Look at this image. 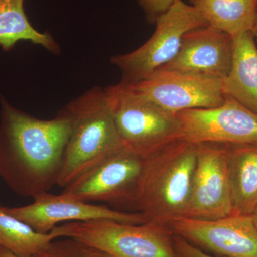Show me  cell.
<instances>
[{
	"instance_id": "obj_1",
	"label": "cell",
	"mask_w": 257,
	"mask_h": 257,
	"mask_svg": "<svg viewBox=\"0 0 257 257\" xmlns=\"http://www.w3.org/2000/svg\"><path fill=\"white\" fill-rule=\"evenodd\" d=\"M0 177L15 194L32 197L57 185L70 121L61 110L40 119L2 99Z\"/></svg>"
},
{
	"instance_id": "obj_2",
	"label": "cell",
	"mask_w": 257,
	"mask_h": 257,
	"mask_svg": "<svg viewBox=\"0 0 257 257\" xmlns=\"http://www.w3.org/2000/svg\"><path fill=\"white\" fill-rule=\"evenodd\" d=\"M197 156V144L182 139L144 159L131 208L167 225L185 216Z\"/></svg>"
},
{
	"instance_id": "obj_3",
	"label": "cell",
	"mask_w": 257,
	"mask_h": 257,
	"mask_svg": "<svg viewBox=\"0 0 257 257\" xmlns=\"http://www.w3.org/2000/svg\"><path fill=\"white\" fill-rule=\"evenodd\" d=\"M62 110L70 121L57 186L65 188L76 179L124 148L105 89L94 87L71 101Z\"/></svg>"
},
{
	"instance_id": "obj_4",
	"label": "cell",
	"mask_w": 257,
	"mask_h": 257,
	"mask_svg": "<svg viewBox=\"0 0 257 257\" xmlns=\"http://www.w3.org/2000/svg\"><path fill=\"white\" fill-rule=\"evenodd\" d=\"M54 239L72 238L111 257H177L173 232L167 224H134L111 220L72 221L50 231Z\"/></svg>"
},
{
	"instance_id": "obj_5",
	"label": "cell",
	"mask_w": 257,
	"mask_h": 257,
	"mask_svg": "<svg viewBox=\"0 0 257 257\" xmlns=\"http://www.w3.org/2000/svg\"><path fill=\"white\" fill-rule=\"evenodd\" d=\"M105 91L121 142L138 156L147 158L183 139L177 114L138 95L121 82Z\"/></svg>"
},
{
	"instance_id": "obj_6",
	"label": "cell",
	"mask_w": 257,
	"mask_h": 257,
	"mask_svg": "<svg viewBox=\"0 0 257 257\" xmlns=\"http://www.w3.org/2000/svg\"><path fill=\"white\" fill-rule=\"evenodd\" d=\"M155 23L156 30L141 47L111 57V63L122 72L121 82L134 84L146 79L175 58L187 32L208 25L193 5L182 0H175Z\"/></svg>"
},
{
	"instance_id": "obj_7",
	"label": "cell",
	"mask_w": 257,
	"mask_h": 257,
	"mask_svg": "<svg viewBox=\"0 0 257 257\" xmlns=\"http://www.w3.org/2000/svg\"><path fill=\"white\" fill-rule=\"evenodd\" d=\"M123 84L175 114L189 109L216 107L226 97L222 79L180 71L157 69L140 82Z\"/></svg>"
},
{
	"instance_id": "obj_8",
	"label": "cell",
	"mask_w": 257,
	"mask_h": 257,
	"mask_svg": "<svg viewBox=\"0 0 257 257\" xmlns=\"http://www.w3.org/2000/svg\"><path fill=\"white\" fill-rule=\"evenodd\" d=\"M143 163V157L124 147L89 169L62 193L83 202L131 207Z\"/></svg>"
},
{
	"instance_id": "obj_9",
	"label": "cell",
	"mask_w": 257,
	"mask_h": 257,
	"mask_svg": "<svg viewBox=\"0 0 257 257\" xmlns=\"http://www.w3.org/2000/svg\"><path fill=\"white\" fill-rule=\"evenodd\" d=\"M33 199V203L23 207H6V211L42 234H49L58 224L72 221L104 219L134 224L148 221L142 213L83 202L62 192L60 194L43 192Z\"/></svg>"
},
{
	"instance_id": "obj_10",
	"label": "cell",
	"mask_w": 257,
	"mask_h": 257,
	"mask_svg": "<svg viewBox=\"0 0 257 257\" xmlns=\"http://www.w3.org/2000/svg\"><path fill=\"white\" fill-rule=\"evenodd\" d=\"M183 140L199 144H257V114L229 96L221 105L177 113Z\"/></svg>"
},
{
	"instance_id": "obj_11",
	"label": "cell",
	"mask_w": 257,
	"mask_h": 257,
	"mask_svg": "<svg viewBox=\"0 0 257 257\" xmlns=\"http://www.w3.org/2000/svg\"><path fill=\"white\" fill-rule=\"evenodd\" d=\"M174 234L220 257H257V228L251 216L214 220L177 218L168 223Z\"/></svg>"
},
{
	"instance_id": "obj_12",
	"label": "cell",
	"mask_w": 257,
	"mask_h": 257,
	"mask_svg": "<svg viewBox=\"0 0 257 257\" xmlns=\"http://www.w3.org/2000/svg\"><path fill=\"white\" fill-rule=\"evenodd\" d=\"M197 156L185 217L214 220L232 214L227 170V145L197 144Z\"/></svg>"
},
{
	"instance_id": "obj_13",
	"label": "cell",
	"mask_w": 257,
	"mask_h": 257,
	"mask_svg": "<svg viewBox=\"0 0 257 257\" xmlns=\"http://www.w3.org/2000/svg\"><path fill=\"white\" fill-rule=\"evenodd\" d=\"M232 49L231 35L209 25L201 27L184 35L175 58L160 69L223 79L231 68Z\"/></svg>"
},
{
	"instance_id": "obj_14",
	"label": "cell",
	"mask_w": 257,
	"mask_h": 257,
	"mask_svg": "<svg viewBox=\"0 0 257 257\" xmlns=\"http://www.w3.org/2000/svg\"><path fill=\"white\" fill-rule=\"evenodd\" d=\"M231 68L222 79L224 95L257 114V46L251 31L232 36Z\"/></svg>"
},
{
	"instance_id": "obj_15",
	"label": "cell",
	"mask_w": 257,
	"mask_h": 257,
	"mask_svg": "<svg viewBox=\"0 0 257 257\" xmlns=\"http://www.w3.org/2000/svg\"><path fill=\"white\" fill-rule=\"evenodd\" d=\"M226 170L232 214L252 215L257 207V144L227 145Z\"/></svg>"
},
{
	"instance_id": "obj_16",
	"label": "cell",
	"mask_w": 257,
	"mask_h": 257,
	"mask_svg": "<svg viewBox=\"0 0 257 257\" xmlns=\"http://www.w3.org/2000/svg\"><path fill=\"white\" fill-rule=\"evenodd\" d=\"M207 25L231 36L251 31L257 0H191Z\"/></svg>"
},
{
	"instance_id": "obj_17",
	"label": "cell",
	"mask_w": 257,
	"mask_h": 257,
	"mask_svg": "<svg viewBox=\"0 0 257 257\" xmlns=\"http://www.w3.org/2000/svg\"><path fill=\"white\" fill-rule=\"evenodd\" d=\"M25 0H0V46L9 50L19 41L25 40L41 45L53 53L60 47L50 34L37 31L29 21L25 10Z\"/></svg>"
},
{
	"instance_id": "obj_18",
	"label": "cell",
	"mask_w": 257,
	"mask_h": 257,
	"mask_svg": "<svg viewBox=\"0 0 257 257\" xmlns=\"http://www.w3.org/2000/svg\"><path fill=\"white\" fill-rule=\"evenodd\" d=\"M55 240L50 233L42 234L10 215L0 204V246L20 257H42Z\"/></svg>"
},
{
	"instance_id": "obj_19",
	"label": "cell",
	"mask_w": 257,
	"mask_h": 257,
	"mask_svg": "<svg viewBox=\"0 0 257 257\" xmlns=\"http://www.w3.org/2000/svg\"><path fill=\"white\" fill-rule=\"evenodd\" d=\"M42 257H111L92 245L72 239L59 238L52 241Z\"/></svg>"
},
{
	"instance_id": "obj_20",
	"label": "cell",
	"mask_w": 257,
	"mask_h": 257,
	"mask_svg": "<svg viewBox=\"0 0 257 257\" xmlns=\"http://www.w3.org/2000/svg\"><path fill=\"white\" fill-rule=\"evenodd\" d=\"M139 5L145 12L147 20L155 23L160 15L164 14L175 3V0H138Z\"/></svg>"
},
{
	"instance_id": "obj_21",
	"label": "cell",
	"mask_w": 257,
	"mask_h": 257,
	"mask_svg": "<svg viewBox=\"0 0 257 257\" xmlns=\"http://www.w3.org/2000/svg\"><path fill=\"white\" fill-rule=\"evenodd\" d=\"M177 257H217L203 251L178 235H174Z\"/></svg>"
},
{
	"instance_id": "obj_22",
	"label": "cell",
	"mask_w": 257,
	"mask_h": 257,
	"mask_svg": "<svg viewBox=\"0 0 257 257\" xmlns=\"http://www.w3.org/2000/svg\"><path fill=\"white\" fill-rule=\"evenodd\" d=\"M0 257H20L15 254L13 251L4 247V246H0Z\"/></svg>"
},
{
	"instance_id": "obj_23",
	"label": "cell",
	"mask_w": 257,
	"mask_h": 257,
	"mask_svg": "<svg viewBox=\"0 0 257 257\" xmlns=\"http://www.w3.org/2000/svg\"><path fill=\"white\" fill-rule=\"evenodd\" d=\"M251 32H253V35H254L255 40L257 41V6L256 10V15H255L254 23H253V26Z\"/></svg>"
},
{
	"instance_id": "obj_24",
	"label": "cell",
	"mask_w": 257,
	"mask_h": 257,
	"mask_svg": "<svg viewBox=\"0 0 257 257\" xmlns=\"http://www.w3.org/2000/svg\"><path fill=\"white\" fill-rule=\"evenodd\" d=\"M252 219L253 220V222H254L255 225H256L257 228V207L256 209H255L254 211H253L252 215Z\"/></svg>"
}]
</instances>
